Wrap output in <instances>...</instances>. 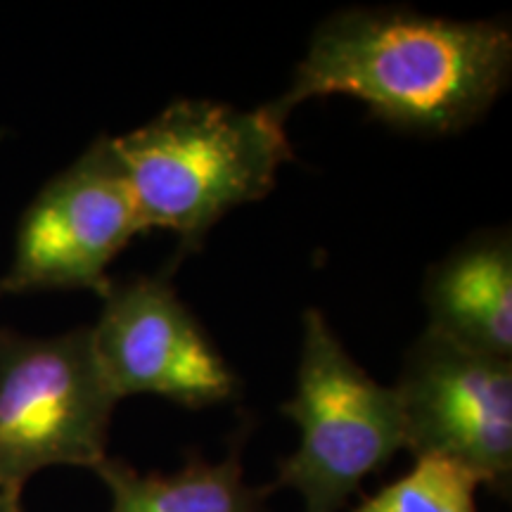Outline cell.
Listing matches in <instances>:
<instances>
[{
    "mask_svg": "<svg viewBox=\"0 0 512 512\" xmlns=\"http://www.w3.org/2000/svg\"><path fill=\"white\" fill-rule=\"evenodd\" d=\"M512 72V31L413 10H339L313 31L290 88L271 102L287 119L302 102L351 95L387 126L448 136L501 98Z\"/></svg>",
    "mask_w": 512,
    "mask_h": 512,
    "instance_id": "cell-1",
    "label": "cell"
},
{
    "mask_svg": "<svg viewBox=\"0 0 512 512\" xmlns=\"http://www.w3.org/2000/svg\"><path fill=\"white\" fill-rule=\"evenodd\" d=\"M285 117L268 105L176 100L126 136L112 138L145 230L178 235L197 252L211 228L273 190L294 157Z\"/></svg>",
    "mask_w": 512,
    "mask_h": 512,
    "instance_id": "cell-2",
    "label": "cell"
},
{
    "mask_svg": "<svg viewBox=\"0 0 512 512\" xmlns=\"http://www.w3.org/2000/svg\"><path fill=\"white\" fill-rule=\"evenodd\" d=\"M283 413L302 437L275 486L302 494L306 512H339L363 479L406 448L396 389L358 366L318 309L304 313L297 387Z\"/></svg>",
    "mask_w": 512,
    "mask_h": 512,
    "instance_id": "cell-3",
    "label": "cell"
},
{
    "mask_svg": "<svg viewBox=\"0 0 512 512\" xmlns=\"http://www.w3.org/2000/svg\"><path fill=\"white\" fill-rule=\"evenodd\" d=\"M117 403L91 328L50 337L0 330V494L22 496L46 467L95 470Z\"/></svg>",
    "mask_w": 512,
    "mask_h": 512,
    "instance_id": "cell-4",
    "label": "cell"
},
{
    "mask_svg": "<svg viewBox=\"0 0 512 512\" xmlns=\"http://www.w3.org/2000/svg\"><path fill=\"white\" fill-rule=\"evenodd\" d=\"M145 233L112 138L91 143L50 178L22 214L5 294L93 290L112 283L110 264Z\"/></svg>",
    "mask_w": 512,
    "mask_h": 512,
    "instance_id": "cell-5",
    "label": "cell"
},
{
    "mask_svg": "<svg viewBox=\"0 0 512 512\" xmlns=\"http://www.w3.org/2000/svg\"><path fill=\"white\" fill-rule=\"evenodd\" d=\"M406 448L451 460L498 494L512 477V361L425 330L396 384Z\"/></svg>",
    "mask_w": 512,
    "mask_h": 512,
    "instance_id": "cell-6",
    "label": "cell"
},
{
    "mask_svg": "<svg viewBox=\"0 0 512 512\" xmlns=\"http://www.w3.org/2000/svg\"><path fill=\"white\" fill-rule=\"evenodd\" d=\"M91 339L119 401L150 394L197 411L240 394L238 375L178 297L171 271L112 280Z\"/></svg>",
    "mask_w": 512,
    "mask_h": 512,
    "instance_id": "cell-7",
    "label": "cell"
},
{
    "mask_svg": "<svg viewBox=\"0 0 512 512\" xmlns=\"http://www.w3.org/2000/svg\"><path fill=\"white\" fill-rule=\"evenodd\" d=\"M427 330L479 354L512 361V240L486 230L432 266Z\"/></svg>",
    "mask_w": 512,
    "mask_h": 512,
    "instance_id": "cell-8",
    "label": "cell"
},
{
    "mask_svg": "<svg viewBox=\"0 0 512 512\" xmlns=\"http://www.w3.org/2000/svg\"><path fill=\"white\" fill-rule=\"evenodd\" d=\"M112 494L110 512H264L271 489L245 482L240 446L221 463L195 456L181 470L138 472L119 458L95 467Z\"/></svg>",
    "mask_w": 512,
    "mask_h": 512,
    "instance_id": "cell-9",
    "label": "cell"
},
{
    "mask_svg": "<svg viewBox=\"0 0 512 512\" xmlns=\"http://www.w3.org/2000/svg\"><path fill=\"white\" fill-rule=\"evenodd\" d=\"M477 486L482 482L451 460L418 458L411 472L354 512H477Z\"/></svg>",
    "mask_w": 512,
    "mask_h": 512,
    "instance_id": "cell-10",
    "label": "cell"
},
{
    "mask_svg": "<svg viewBox=\"0 0 512 512\" xmlns=\"http://www.w3.org/2000/svg\"><path fill=\"white\" fill-rule=\"evenodd\" d=\"M22 496H10V494H0V512H24L22 510Z\"/></svg>",
    "mask_w": 512,
    "mask_h": 512,
    "instance_id": "cell-11",
    "label": "cell"
},
{
    "mask_svg": "<svg viewBox=\"0 0 512 512\" xmlns=\"http://www.w3.org/2000/svg\"><path fill=\"white\" fill-rule=\"evenodd\" d=\"M0 297H5V292H3V285H0Z\"/></svg>",
    "mask_w": 512,
    "mask_h": 512,
    "instance_id": "cell-12",
    "label": "cell"
}]
</instances>
